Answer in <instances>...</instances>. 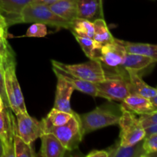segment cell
<instances>
[{"label":"cell","instance_id":"6da1fadb","mask_svg":"<svg viewBox=\"0 0 157 157\" xmlns=\"http://www.w3.org/2000/svg\"><path fill=\"white\" fill-rule=\"evenodd\" d=\"M52 67L59 71L92 83L101 82L122 73L118 68L115 72L107 71L104 67L102 63L96 59H90V61L87 62L74 64H64L52 60Z\"/></svg>","mask_w":157,"mask_h":157},{"label":"cell","instance_id":"7a4b0ae2","mask_svg":"<svg viewBox=\"0 0 157 157\" xmlns=\"http://www.w3.org/2000/svg\"><path fill=\"white\" fill-rule=\"evenodd\" d=\"M42 123L44 133H53L63 144L67 151L76 150L84 136L80 116L74 112L71 118L65 124L58 127L48 125Z\"/></svg>","mask_w":157,"mask_h":157},{"label":"cell","instance_id":"3957f363","mask_svg":"<svg viewBox=\"0 0 157 157\" xmlns=\"http://www.w3.org/2000/svg\"><path fill=\"white\" fill-rule=\"evenodd\" d=\"M21 23H42L58 29H70L71 22L52 12L48 5L32 2L21 12Z\"/></svg>","mask_w":157,"mask_h":157},{"label":"cell","instance_id":"277c9868","mask_svg":"<svg viewBox=\"0 0 157 157\" xmlns=\"http://www.w3.org/2000/svg\"><path fill=\"white\" fill-rule=\"evenodd\" d=\"M121 112L118 123L121 128L119 145L127 147L144 140L146 137L145 128L142 126L139 118L123 104L121 106Z\"/></svg>","mask_w":157,"mask_h":157},{"label":"cell","instance_id":"5b68a950","mask_svg":"<svg viewBox=\"0 0 157 157\" xmlns=\"http://www.w3.org/2000/svg\"><path fill=\"white\" fill-rule=\"evenodd\" d=\"M95 85L98 90V97L109 101L123 102L128 95L132 94L127 71L125 74L121 73L113 78L95 83Z\"/></svg>","mask_w":157,"mask_h":157},{"label":"cell","instance_id":"8992f818","mask_svg":"<svg viewBox=\"0 0 157 157\" xmlns=\"http://www.w3.org/2000/svg\"><path fill=\"white\" fill-rule=\"evenodd\" d=\"M79 116L83 133L85 135L99 129L117 125L119 123L121 114L114 112L110 107L101 106Z\"/></svg>","mask_w":157,"mask_h":157},{"label":"cell","instance_id":"52a82bcc","mask_svg":"<svg viewBox=\"0 0 157 157\" xmlns=\"http://www.w3.org/2000/svg\"><path fill=\"white\" fill-rule=\"evenodd\" d=\"M16 64L7 66L4 70L5 84L9 107L15 114L27 112L24 97L16 76Z\"/></svg>","mask_w":157,"mask_h":157},{"label":"cell","instance_id":"ba28073f","mask_svg":"<svg viewBox=\"0 0 157 157\" xmlns=\"http://www.w3.org/2000/svg\"><path fill=\"white\" fill-rule=\"evenodd\" d=\"M127 53L121 40L115 38L113 42L104 44L96 51L94 59L100 61L107 67L117 69L121 67Z\"/></svg>","mask_w":157,"mask_h":157},{"label":"cell","instance_id":"9c48e42d","mask_svg":"<svg viewBox=\"0 0 157 157\" xmlns=\"http://www.w3.org/2000/svg\"><path fill=\"white\" fill-rule=\"evenodd\" d=\"M16 127V121L11 108L4 107L0 110V138L4 144L5 157H15L14 136Z\"/></svg>","mask_w":157,"mask_h":157},{"label":"cell","instance_id":"30bf717a","mask_svg":"<svg viewBox=\"0 0 157 157\" xmlns=\"http://www.w3.org/2000/svg\"><path fill=\"white\" fill-rule=\"evenodd\" d=\"M16 116V133L26 143L32 144L44 133L41 121L29 116L28 112L18 113Z\"/></svg>","mask_w":157,"mask_h":157},{"label":"cell","instance_id":"8fae6325","mask_svg":"<svg viewBox=\"0 0 157 157\" xmlns=\"http://www.w3.org/2000/svg\"><path fill=\"white\" fill-rule=\"evenodd\" d=\"M53 71L58 79L54 108L72 113L74 110L71 107V97L75 90V88L64 78L61 72L54 67Z\"/></svg>","mask_w":157,"mask_h":157},{"label":"cell","instance_id":"7c38bea8","mask_svg":"<svg viewBox=\"0 0 157 157\" xmlns=\"http://www.w3.org/2000/svg\"><path fill=\"white\" fill-rule=\"evenodd\" d=\"M32 0H0V14L7 25L21 23V12Z\"/></svg>","mask_w":157,"mask_h":157},{"label":"cell","instance_id":"4fadbf2b","mask_svg":"<svg viewBox=\"0 0 157 157\" xmlns=\"http://www.w3.org/2000/svg\"><path fill=\"white\" fill-rule=\"evenodd\" d=\"M41 146L39 156L42 157H63L65 155L67 149L63 146L61 141L51 133H44L41 136Z\"/></svg>","mask_w":157,"mask_h":157},{"label":"cell","instance_id":"5bb4252c","mask_svg":"<svg viewBox=\"0 0 157 157\" xmlns=\"http://www.w3.org/2000/svg\"><path fill=\"white\" fill-rule=\"evenodd\" d=\"M122 104L130 111L139 115L148 114L156 110L150 98L134 93L128 95Z\"/></svg>","mask_w":157,"mask_h":157},{"label":"cell","instance_id":"9a60e30c","mask_svg":"<svg viewBox=\"0 0 157 157\" xmlns=\"http://www.w3.org/2000/svg\"><path fill=\"white\" fill-rule=\"evenodd\" d=\"M103 15V0H78V17L94 21Z\"/></svg>","mask_w":157,"mask_h":157},{"label":"cell","instance_id":"2e32d148","mask_svg":"<svg viewBox=\"0 0 157 157\" xmlns=\"http://www.w3.org/2000/svg\"><path fill=\"white\" fill-rule=\"evenodd\" d=\"M48 6L56 15L70 22L78 17V0H58Z\"/></svg>","mask_w":157,"mask_h":157},{"label":"cell","instance_id":"e0dca14e","mask_svg":"<svg viewBox=\"0 0 157 157\" xmlns=\"http://www.w3.org/2000/svg\"><path fill=\"white\" fill-rule=\"evenodd\" d=\"M128 75V79L131 87L132 93L137 94L146 98H151L157 94V87L148 85L140 76L139 72L132 70H126Z\"/></svg>","mask_w":157,"mask_h":157},{"label":"cell","instance_id":"ac0fdd59","mask_svg":"<svg viewBox=\"0 0 157 157\" xmlns=\"http://www.w3.org/2000/svg\"><path fill=\"white\" fill-rule=\"evenodd\" d=\"M109 157H146L147 153L144 148V140L133 145L123 146L117 144L108 150Z\"/></svg>","mask_w":157,"mask_h":157},{"label":"cell","instance_id":"d6986e66","mask_svg":"<svg viewBox=\"0 0 157 157\" xmlns=\"http://www.w3.org/2000/svg\"><path fill=\"white\" fill-rule=\"evenodd\" d=\"M152 58L145 55L127 52L121 67L124 70H132L139 72L154 64Z\"/></svg>","mask_w":157,"mask_h":157},{"label":"cell","instance_id":"ffe728a7","mask_svg":"<svg viewBox=\"0 0 157 157\" xmlns=\"http://www.w3.org/2000/svg\"><path fill=\"white\" fill-rule=\"evenodd\" d=\"M94 22V42L96 49H100L101 46L107 43L113 42L115 38H113L107 25L105 20L103 18L96 19Z\"/></svg>","mask_w":157,"mask_h":157},{"label":"cell","instance_id":"44dd1931","mask_svg":"<svg viewBox=\"0 0 157 157\" xmlns=\"http://www.w3.org/2000/svg\"><path fill=\"white\" fill-rule=\"evenodd\" d=\"M121 41L127 52L145 55L152 58L155 63L157 62V44L130 42L124 40H121Z\"/></svg>","mask_w":157,"mask_h":157},{"label":"cell","instance_id":"7402d4cb","mask_svg":"<svg viewBox=\"0 0 157 157\" xmlns=\"http://www.w3.org/2000/svg\"><path fill=\"white\" fill-rule=\"evenodd\" d=\"M54 68H55V67H54ZM57 70L62 74L64 78L73 86L75 90L81 91L84 94H87L90 95L94 98L98 97V90H97L95 83H92L90 81H85V80L81 79L79 78H76V77L69 75L66 72L59 71L58 69H57Z\"/></svg>","mask_w":157,"mask_h":157},{"label":"cell","instance_id":"603a6c76","mask_svg":"<svg viewBox=\"0 0 157 157\" xmlns=\"http://www.w3.org/2000/svg\"><path fill=\"white\" fill-rule=\"evenodd\" d=\"M70 29L73 35L88 37L93 39L94 33V26L93 21L77 17L71 21Z\"/></svg>","mask_w":157,"mask_h":157},{"label":"cell","instance_id":"cb8c5ba5","mask_svg":"<svg viewBox=\"0 0 157 157\" xmlns=\"http://www.w3.org/2000/svg\"><path fill=\"white\" fill-rule=\"evenodd\" d=\"M73 113H67V112L62 111V110H58L53 107L47 115V117L42 119V122L48 125L54 126V127L64 125L66 123L68 122L69 120L71 118Z\"/></svg>","mask_w":157,"mask_h":157},{"label":"cell","instance_id":"d4e9b609","mask_svg":"<svg viewBox=\"0 0 157 157\" xmlns=\"http://www.w3.org/2000/svg\"><path fill=\"white\" fill-rule=\"evenodd\" d=\"M14 152L15 157H35L31 144L23 140L16 133L14 136Z\"/></svg>","mask_w":157,"mask_h":157},{"label":"cell","instance_id":"484cf974","mask_svg":"<svg viewBox=\"0 0 157 157\" xmlns=\"http://www.w3.org/2000/svg\"><path fill=\"white\" fill-rule=\"evenodd\" d=\"M75 39L77 40L79 44L81 45L83 52L86 55V56L90 59H94L96 55V48H95L94 42L92 38L88 37L79 36V35H74Z\"/></svg>","mask_w":157,"mask_h":157},{"label":"cell","instance_id":"4316f807","mask_svg":"<svg viewBox=\"0 0 157 157\" xmlns=\"http://www.w3.org/2000/svg\"><path fill=\"white\" fill-rule=\"evenodd\" d=\"M12 64H16V61L12 47L0 48V71L4 73L5 68Z\"/></svg>","mask_w":157,"mask_h":157},{"label":"cell","instance_id":"83f0119b","mask_svg":"<svg viewBox=\"0 0 157 157\" xmlns=\"http://www.w3.org/2000/svg\"><path fill=\"white\" fill-rule=\"evenodd\" d=\"M48 34V29L46 25L42 23H33L26 32V36L28 37H41L46 36Z\"/></svg>","mask_w":157,"mask_h":157},{"label":"cell","instance_id":"f1b7e54d","mask_svg":"<svg viewBox=\"0 0 157 157\" xmlns=\"http://www.w3.org/2000/svg\"><path fill=\"white\" fill-rule=\"evenodd\" d=\"M144 148L147 156L157 153V133L146 136L144 140Z\"/></svg>","mask_w":157,"mask_h":157},{"label":"cell","instance_id":"f546056e","mask_svg":"<svg viewBox=\"0 0 157 157\" xmlns=\"http://www.w3.org/2000/svg\"><path fill=\"white\" fill-rule=\"evenodd\" d=\"M139 119L144 128L157 124V110L148 114L140 115Z\"/></svg>","mask_w":157,"mask_h":157},{"label":"cell","instance_id":"4dcf8cb0","mask_svg":"<svg viewBox=\"0 0 157 157\" xmlns=\"http://www.w3.org/2000/svg\"><path fill=\"white\" fill-rule=\"evenodd\" d=\"M0 96H1L2 99L3 104H4V107H6V108H10V107H9V101H8L7 94H6L4 73L2 71H0Z\"/></svg>","mask_w":157,"mask_h":157},{"label":"cell","instance_id":"1f68e13d","mask_svg":"<svg viewBox=\"0 0 157 157\" xmlns=\"http://www.w3.org/2000/svg\"><path fill=\"white\" fill-rule=\"evenodd\" d=\"M7 27L0 25V48H7L10 47L7 41Z\"/></svg>","mask_w":157,"mask_h":157},{"label":"cell","instance_id":"d6a6232c","mask_svg":"<svg viewBox=\"0 0 157 157\" xmlns=\"http://www.w3.org/2000/svg\"><path fill=\"white\" fill-rule=\"evenodd\" d=\"M87 157H109V153L107 150H92L88 154Z\"/></svg>","mask_w":157,"mask_h":157},{"label":"cell","instance_id":"836d02e7","mask_svg":"<svg viewBox=\"0 0 157 157\" xmlns=\"http://www.w3.org/2000/svg\"><path fill=\"white\" fill-rule=\"evenodd\" d=\"M146 131V136H149L150 134H153V133H157V124H155V125L150 126V127L145 128Z\"/></svg>","mask_w":157,"mask_h":157},{"label":"cell","instance_id":"e575fe53","mask_svg":"<svg viewBox=\"0 0 157 157\" xmlns=\"http://www.w3.org/2000/svg\"><path fill=\"white\" fill-rule=\"evenodd\" d=\"M55 1H58V0H32V2H34L43 3V4H46V5H49Z\"/></svg>","mask_w":157,"mask_h":157},{"label":"cell","instance_id":"d590c367","mask_svg":"<svg viewBox=\"0 0 157 157\" xmlns=\"http://www.w3.org/2000/svg\"><path fill=\"white\" fill-rule=\"evenodd\" d=\"M0 157H5V149L2 140L0 138Z\"/></svg>","mask_w":157,"mask_h":157},{"label":"cell","instance_id":"8d00e7d4","mask_svg":"<svg viewBox=\"0 0 157 157\" xmlns=\"http://www.w3.org/2000/svg\"><path fill=\"white\" fill-rule=\"evenodd\" d=\"M150 101H151L153 105L154 106V107L156 108V110H157V94L155 95V96H153V98H150Z\"/></svg>","mask_w":157,"mask_h":157},{"label":"cell","instance_id":"74e56055","mask_svg":"<svg viewBox=\"0 0 157 157\" xmlns=\"http://www.w3.org/2000/svg\"><path fill=\"white\" fill-rule=\"evenodd\" d=\"M0 25L5 26V27H7V28L9 27V26L7 25V23H6V19H5L4 17H3L1 14H0Z\"/></svg>","mask_w":157,"mask_h":157},{"label":"cell","instance_id":"f35d334b","mask_svg":"<svg viewBox=\"0 0 157 157\" xmlns=\"http://www.w3.org/2000/svg\"><path fill=\"white\" fill-rule=\"evenodd\" d=\"M4 104H3V101H2V99L1 96H0V110H2L3 108H4Z\"/></svg>","mask_w":157,"mask_h":157}]
</instances>
